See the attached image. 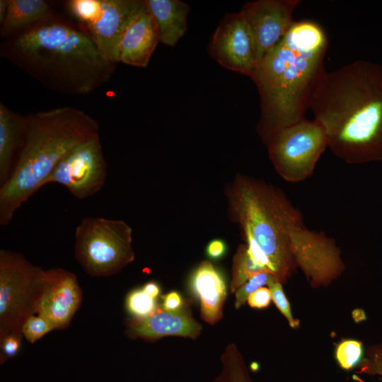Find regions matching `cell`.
Here are the masks:
<instances>
[{
  "instance_id": "8",
  "label": "cell",
  "mask_w": 382,
  "mask_h": 382,
  "mask_svg": "<svg viewBox=\"0 0 382 382\" xmlns=\"http://www.w3.org/2000/svg\"><path fill=\"white\" fill-rule=\"evenodd\" d=\"M328 144L323 127L305 118L279 131L265 146L278 174L286 181L298 183L313 174Z\"/></svg>"
},
{
  "instance_id": "11",
  "label": "cell",
  "mask_w": 382,
  "mask_h": 382,
  "mask_svg": "<svg viewBox=\"0 0 382 382\" xmlns=\"http://www.w3.org/2000/svg\"><path fill=\"white\" fill-rule=\"evenodd\" d=\"M300 0H257L240 11L248 26L257 65L287 34L296 22L293 12Z\"/></svg>"
},
{
  "instance_id": "18",
  "label": "cell",
  "mask_w": 382,
  "mask_h": 382,
  "mask_svg": "<svg viewBox=\"0 0 382 382\" xmlns=\"http://www.w3.org/2000/svg\"><path fill=\"white\" fill-rule=\"evenodd\" d=\"M156 24L159 42L174 47L187 28L190 6L180 0H145Z\"/></svg>"
},
{
  "instance_id": "15",
  "label": "cell",
  "mask_w": 382,
  "mask_h": 382,
  "mask_svg": "<svg viewBox=\"0 0 382 382\" xmlns=\"http://www.w3.org/2000/svg\"><path fill=\"white\" fill-rule=\"evenodd\" d=\"M190 283L200 301L201 318L211 325L219 322L227 294L221 273L209 261L204 260L192 273Z\"/></svg>"
},
{
  "instance_id": "13",
  "label": "cell",
  "mask_w": 382,
  "mask_h": 382,
  "mask_svg": "<svg viewBox=\"0 0 382 382\" xmlns=\"http://www.w3.org/2000/svg\"><path fill=\"white\" fill-rule=\"evenodd\" d=\"M81 300L82 291L75 274L62 268L45 270L35 312L54 329L65 328Z\"/></svg>"
},
{
  "instance_id": "9",
  "label": "cell",
  "mask_w": 382,
  "mask_h": 382,
  "mask_svg": "<svg viewBox=\"0 0 382 382\" xmlns=\"http://www.w3.org/2000/svg\"><path fill=\"white\" fill-rule=\"evenodd\" d=\"M142 0H69L67 9L104 58L117 64L123 30Z\"/></svg>"
},
{
  "instance_id": "19",
  "label": "cell",
  "mask_w": 382,
  "mask_h": 382,
  "mask_svg": "<svg viewBox=\"0 0 382 382\" xmlns=\"http://www.w3.org/2000/svg\"><path fill=\"white\" fill-rule=\"evenodd\" d=\"M51 11L44 0H8L7 13L1 24V37L6 39L46 16Z\"/></svg>"
},
{
  "instance_id": "16",
  "label": "cell",
  "mask_w": 382,
  "mask_h": 382,
  "mask_svg": "<svg viewBox=\"0 0 382 382\" xmlns=\"http://www.w3.org/2000/svg\"><path fill=\"white\" fill-rule=\"evenodd\" d=\"M202 326L184 310L170 312L156 310L148 317L137 318L132 326L134 334L149 339L166 335L196 338Z\"/></svg>"
},
{
  "instance_id": "22",
  "label": "cell",
  "mask_w": 382,
  "mask_h": 382,
  "mask_svg": "<svg viewBox=\"0 0 382 382\" xmlns=\"http://www.w3.org/2000/svg\"><path fill=\"white\" fill-rule=\"evenodd\" d=\"M362 342L357 340H344L335 349V358L340 366L345 370L354 368L361 361Z\"/></svg>"
},
{
  "instance_id": "24",
  "label": "cell",
  "mask_w": 382,
  "mask_h": 382,
  "mask_svg": "<svg viewBox=\"0 0 382 382\" xmlns=\"http://www.w3.org/2000/svg\"><path fill=\"white\" fill-rule=\"evenodd\" d=\"M277 281L279 282L270 272H262L254 275L236 291L235 308L238 309L243 306L248 296L259 288L265 285L270 286Z\"/></svg>"
},
{
  "instance_id": "14",
  "label": "cell",
  "mask_w": 382,
  "mask_h": 382,
  "mask_svg": "<svg viewBox=\"0 0 382 382\" xmlns=\"http://www.w3.org/2000/svg\"><path fill=\"white\" fill-rule=\"evenodd\" d=\"M158 42L156 24L145 0L142 1L123 30L118 47L117 62L144 68Z\"/></svg>"
},
{
  "instance_id": "7",
  "label": "cell",
  "mask_w": 382,
  "mask_h": 382,
  "mask_svg": "<svg viewBox=\"0 0 382 382\" xmlns=\"http://www.w3.org/2000/svg\"><path fill=\"white\" fill-rule=\"evenodd\" d=\"M44 272L20 253L0 251L1 339L22 332L23 323L35 312Z\"/></svg>"
},
{
  "instance_id": "10",
  "label": "cell",
  "mask_w": 382,
  "mask_h": 382,
  "mask_svg": "<svg viewBox=\"0 0 382 382\" xmlns=\"http://www.w3.org/2000/svg\"><path fill=\"white\" fill-rule=\"evenodd\" d=\"M106 176L107 164L98 134L68 153L55 167L45 185L58 183L76 198L83 199L100 190Z\"/></svg>"
},
{
  "instance_id": "4",
  "label": "cell",
  "mask_w": 382,
  "mask_h": 382,
  "mask_svg": "<svg viewBox=\"0 0 382 382\" xmlns=\"http://www.w3.org/2000/svg\"><path fill=\"white\" fill-rule=\"evenodd\" d=\"M328 40L310 21H296L255 67L251 79L260 98L257 132L265 144L281 129L305 119L312 96L326 72Z\"/></svg>"
},
{
  "instance_id": "29",
  "label": "cell",
  "mask_w": 382,
  "mask_h": 382,
  "mask_svg": "<svg viewBox=\"0 0 382 382\" xmlns=\"http://www.w3.org/2000/svg\"><path fill=\"white\" fill-rule=\"evenodd\" d=\"M272 300L271 292L267 287H260L248 298V303L252 308H265L267 307Z\"/></svg>"
},
{
  "instance_id": "28",
  "label": "cell",
  "mask_w": 382,
  "mask_h": 382,
  "mask_svg": "<svg viewBox=\"0 0 382 382\" xmlns=\"http://www.w3.org/2000/svg\"><path fill=\"white\" fill-rule=\"evenodd\" d=\"M22 334V332H11L1 339L2 357L10 358L16 356L21 347Z\"/></svg>"
},
{
  "instance_id": "2",
  "label": "cell",
  "mask_w": 382,
  "mask_h": 382,
  "mask_svg": "<svg viewBox=\"0 0 382 382\" xmlns=\"http://www.w3.org/2000/svg\"><path fill=\"white\" fill-rule=\"evenodd\" d=\"M0 55L44 87L70 96L92 93L116 67L76 23L52 11L4 39Z\"/></svg>"
},
{
  "instance_id": "20",
  "label": "cell",
  "mask_w": 382,
  "mask_h": 382,
  "mask_svg": "<svg viewBox=\"0 0 382 382\" xmlns=\"http://www.w3.org/2000/svg\"><path fill=\"white\" fill-rule=\"evenodd\" d=\"M222 368L212 382H253L243 357L236 347L231 344L221 356Z\"/></svg>"
},
{
  "instance_id": "1",
  "label": "cell",
  "mask_w": 382,
  "mask_h": 382,
  "mask_svg": "<svg viewBox=\"0 0 382 382\" xmlns=\"http://www.w3.org/2000/svg\"><path fill=\"white\" fill-rule=\"evenodd\" d=\"M225 194L229 218L239 224L250 255L281 283L297 265L316 285L328 283L343 270L335 243L307 228L279 188L238 174Z\"/></svg>"
},
{
  "instance_id": "25",
  "label": "cell",
  "mask_w": 382,
  "mask_h": 382,
  "mask_svg": "<svg viewBox=\"0 0 382 382\" xmlns=\"http://www.w3.org/2000/svg\"><path fill=\"white\" fill-rule=\"evenodd\" d=\"M54 329L52 324L45 318L31 315L23 323L22 333L28 342L33 343Z\"/></svg>"
},
{
  "instance_id": "33",
  "label": "cell",
  "mask_w": 382,
  "mask_h": 382,
  "mask_svg": "<svg viewBox=\"0 0 382 382\" xmlns=\"http://www.w3.org/2000/svg\"><path fill=\"white\" fill-rule=\"evenodd\" d=\"M8 6V0L0 1V23L1 24L6 16Z\"/></svg>"
},
{
  "instance_id": "21",
  "label": "cell",
  "mask_w": 382,
  "mask_h": 382,
  "mask_svg": "<svg viewBox=\"0 0 382 382\" xmlns=\"http://www.w3.org/2000/svg\"><path fill=\"white\" fill-rule=\"evenodd\" d=\"M266 272L258 265L250 255L246 245L238 247L233 260L231 292H236L242 285L254 275Z\"/></svg>"
},
{
  "instance_id": "31",
  "label": "cell",
  "mask_w": 382,
  "mask_h": 382,
  "mask_svg": "<svg viewBox=\"0 0 382 382\" xmlns=\"http://www.w3.org/2000/svg\"><path fill=\"white\" fill-rule=\"evenodd\" d=\"M226 244L220 239L212 241L207 247V254L212 259L221 258L226 252Z\"/></svg>"
},
{
  "instance_id": "23",
  "label": "cell",
  "mask_w": 382,
  "mask_h": 382,
  "mask_svg": "<svg viewBox=\"0 0 382 382\" xmlns=\"http://www.w3.org/2000/svg\"><path fill=\"white\" fill-rule=\"evenodd\" d=\"M127 311L137 318L149 316L156 311V299L146 294L142 289L132 291L127 296Z\"/></svg>"
},
{
  "instance_id": "12",
  "label": "cell",
  "mask_w": 382,
  "mask_h": 382,
  "mask_svg": "<svg viewBox=\"0 0 382 382\" xmlns=\"http://www.w3.org/2000/svg\"><path fill=\"white\" fill-rule=\"evenodd\" d=\"M209 55L223 67L251 77L255 67L251 35L241 11L221 20L208 46Z\"/></svg>"
},
{
  "instance_id": "30",
  "label": "cell",
  "mask_w": 382,
  "mask_h": 382,
  "mask_svg": "<svg viewBox=\"0 0 382 382\" xmlns=\"http://www.w3.org/2000/svg\"><path fill=\"white\" fill-rule=\"evenodd\" d=\"M163 308L165 311L175 312L181 310L183 299L180 294L176 291H170L162 296Z\"/></svg>"
},
{
  "instance_id": "32",
  "label": "cell",
  "mask_w": 382,
  "mask_h": 382,
  "mask_svg": "<svg viewBox=\"0 0 382 382\" xmlns=\"http://www.w3.org/2000/svg\"><path fill=\"white\" fill-rule=\"evenodd\" d=\"M143 291L154 299H156L161 292L158 284L154 282H149L142 288Z\"/></svg>"
},
{
  "instance_id": "26",
  "label": "cell",
  "mask_w": 382,
  "mask_h": 382,
  "mask_svg": "<svg viewBox=\"0 0 382 382\" xmlns=\"http://www.w3.org/2000/svg\"><path fill=\"white\" fill-rule=\"evenodd\" d=\"M268 288L271 292L272 300L288 320L289 325L292 328H297L299 325V321L295 319L291 314L290 304L284 294L282 283L278 281L274 282L268 286Z\"/></svg>"
},
{
  "instance_id": "6",
  "label": "cell",
  "mask_w": 382,
  "mask_h": 382,
  "mask_svg": "<svg viewBox=\"0 0 382 382\" xmlns=\"http://www.w3.org/2000/svg\"><path fill=\"white\" fill-rule=\"evenodd\" d=\"M132 230L124 221L86 216L75 231V255L93 277L111 276L134 260Z\"/></svg>"
},
{
  "instance_id": "17",
  "label": "cell",
  "mask_w": 382,
  "mask_h": 382,
  "mask_svg": "<svg viewBox=\"0 0 382 382\" xmlns=\"http://www.w3.org/2000/svg\"><path fill=\"white\" fill-rule=\"evenodd\" d=\"M26 132V116L0 103V185L10 177Z\"/></svg>"
},
{
  "instance_id": "27",
  "label": "cell",
  "mask_w": 382,
  "mask_h": 382,
  "mask_svg": "<svg viewBox=\"0 0 382 382\" xmlns=\"http://www.w3.org/2000/svg\"><path fill=\"white\" fill-rule=\"evenodd\" d=\"M360 373L382 376V343L368 348L366 357L361 361Z\"/></svg>"
},
{
  "instance_id": "5",
  "label": "cell",
  "mask_w": 382,
  "mask_h": 382,
  "mask_svg": "<svg viewBox=\"0 0 382 382\" xmlns=\"http://www.w3.org/2000/svg\"><path fill=\"white\" fill-rule=\"evenodd\" d=\"M98 122L84 111L60 107L26 115V132L8 179L0 185V225L45 182L73 149L99 134Z\"/></svg>"
},
{
  "instance_id": "3",
  "label": "cell",
  "mask_w": 382,
  "mask_h": 382,
  "mask_svg": "<svg viewBox=\"0 0 382 382\" xmlns=\"http://www.w3.org/2000/svg\"><path fill=\"white\" fill-rule=\"evenodd\" d=\"M310 108L337 157L349 164L382 161V64L359 59L326 71Z\"/></svg>"
}]
</instances>
